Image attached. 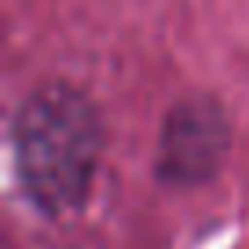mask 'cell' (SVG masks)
I'll use <instances>...</instances> for the list:
<instances>
[{
  "mask_svg": "<svg viewBox=\"0 0 249 249\" xmlns=\"http://www.w3.org/2000/svg\"><path fill=\"white\" fill-rule=\"evenodd\" d=\"M224 154V117L209 103L179 107L161 140V172L169 179H202Z\"/></svg>",
  "mask_w": 249,
  "mask_h": 249,
  "instance_id": "2",
  "label": "cell"
},
{
  "mask_svg": "<svg viewBox=\"0 0 249 249\" xmlns=\"http://www.w3.org/2000/svg\"><path fill=\"white\" fill-rule=\"evenodd\" d=\"M15 165L26 195L44 213H70L92 191L103 154V124L73 85H44L18 107Z\"/></svg>",
  "mask_w": 249,
  "mask_h": 249,
  "instance_id": "1",
  "label": "cell"
}]
</instances>
